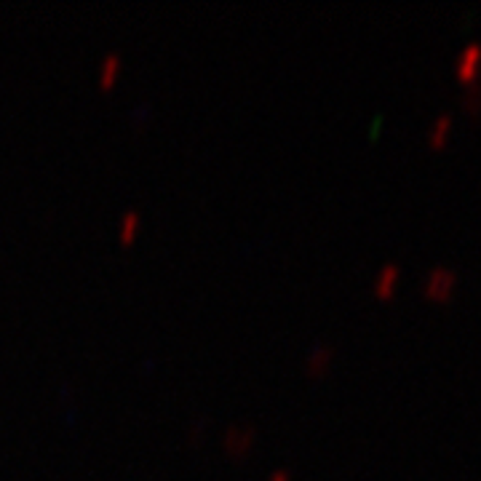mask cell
I'll use <instances>...</instances> for the list:
<instances>
[{"mask_svg":"<svg viewBox=\"0 0 481 481\" xmlns=\"http://www.w3.org/2000/svg\"><path fill=\"white\" fill-rule=\"evenodd\" d=\"M479 67H481V43L473 41V43H465L455 56V75L462 80V83H470L479 78Z\"/></svg>","mask_w":481,"mask_h":481,"instance_id":"7a4b0ae2","label":"cell"},{"mask_svg":"<svg viewBox=\"0 0 481 481\" xmlns=\"http://www.w3.org/2000/svg\"><path fill=\"white\" fill-rule=\"evenodd\" d=\"M134 225H137V214H126V217H123V222H120V230H123V233H129Z\"/></svg>","mask_w":481,"mask_h":481,"instance_id":"ba28073f","label":"cell"},{"mask_svg":"<svg viewBox=\"0 0 481 481\" xmlns=\"http://www.w3.org/2000/svg\"><path fill=\"white\" fill-rule=\"evenodd\" d=\"M270 481H292V476H289V470H278L270 476Z\"/></svg>","mask_w":481,"mask_h":481,"instance_id":"9c48e42d","label":"cell"},{"mask_svg":"<svg viewBox=\"0 0 481 481\" xmlns=\"http://www.w3.org/2000/svg\"><path fill=\"white\" fill-rule=\"evenodd\" d=\"M458 289V270L449 265H433L423 278V295L430 300H449Z\"/></svg>","mask_w":481,"mask_h":481,"instance_id":"6da1fadb","label":"cell"},{"mask_svg":"<svg viewBox=\"0 0 481 481\" xmlns=\"http://www.w3.org/2000/svg\"><path fill=\"white\" fill-rule=\"evenodd\" d=\"M460 105L468 110V112H479L481 110V80H470L462 86V94H460Z\"/></svg>","mask_w":481,"mask_h":481,"instance_id":"5b68a950","label":"cell"},{"mask_svg":"<svg viewBox=\"0 0 481 481\" xmlns=\"http://www.w3.org/2000/svg\"><path fill=\"white\" fill-rule=\"evenodd\" d=\"M398 278H401V268L396 263H385L377 275H374L372 281V289L377 292L380 297H391L396 292V284H398Z\"/></svg>","mask_w":481,"mask_h":481,"instance_id":"3957f363","label":"cell"},{"mask_svg":"<svg viewBox=\"0 0 481 481\" xmlns=\"http://www.w3.org/2000/svg\"><path fill=\"white\" fill-rule=\"evenodd\" d=\"M115 67H118V56H107L105 59V65H102V78H110L115 73Z\"/></svg>","mask_w":481,"mask_h":481,"instance_id":"52a82bcc","label":"cell"},{"mask_svg":"<svg viewBox=\"0 0 481 481\" xmlns=\"http://www.w3.org/2000/svg\"><path fill=\"white\" fill-rule=\"evenodd\" d=\"M452 112H438L436 118L430 120V126H428V132H426V137H428V142L430 144H444V139L449 137V132H452Z\"/></svg>","mask_w":481,"mask_h":481,"instance_id":"277c9868","label":"cell"},{"mask_svg":"<svg viewBox=\"0 0 481 481\" xmlns=\"http://www.w3.org/2000/svg\"><path fill=\"white\" fill-rule=\"evenodd\" d=\"M332 345H327V342H318L316 348L307 353V369H313V372H318V369H327V364L332 361Z\"/></svg>","mask_w":481,"mask_h":481,"instance_id":"8992f818","label":"cell"}]
</instances>
